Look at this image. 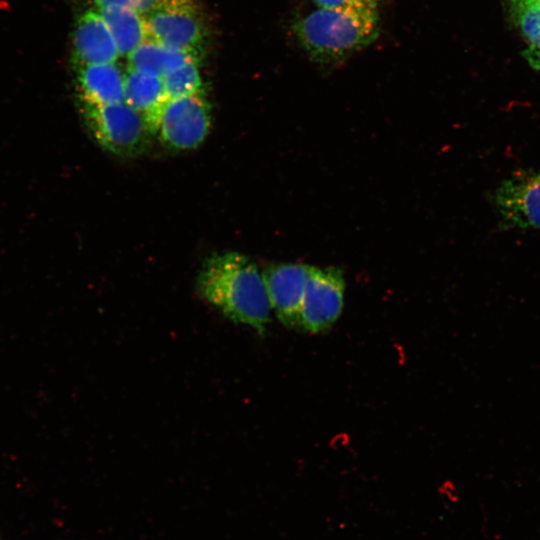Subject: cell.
<instances>
[{
	"label": "cell",
	"instance_id": "cell-10",
	"mask_svg": "<svg viewBox=\"0 0 540 540\" xmlns=\"http://www.w3.org/2000/svg\"><path fill=\"white\" fill-rule=\"evenodd\" d=\"M168 100L161 77L129 68L124 72V102L141 116L150 132H157Z\"/></svg>",
	"mask_w": 540,
	"mask_h": 540
},
{
	"label": "cell",
	"instance_id": "cell-15",
	"mask_svg": "<svg viewBox=\"0 0 540 540\" xmlns=\"http://www.w3.org/2000/svg\"><path fill=\"white\" fill-rule=\"evenodd\" d=\"M513 16L531 47H540V3L511 1Z\"/></svg>",
	"mask_w": 540,
	"mask_h": 540
},
{
	"label": "cell",
	"instance_id": "cell-2",
	"mask_svg": "<svg viewBox=\"0 0 540 540\" xmlns=\"http://www.w3.org/2000/svg\"><path fill=\"white\" fill-rule=\"evenodd\" d=\"M379 9L319 8L296 18L292 33L308 58L322 68L343 64L376 41Z\"/></svg>",
	"mask_w": 540,
	"mask_h": 540
},
{
	"label": "cell",
	"instance_id": "cell-3",
	"mask_svg": "<svg viewBox=\"0 0 540 540\" xmlns=\"http://www.w3.org/2000/svg\"><path fill=\"white\" fill-rule=\"evenodd\" d=\"M84 123L107 151L134 156L145 147L149 131L141 116L124 101L106 105L81 103Z\"/></svg>",
	"mask_w": 540,
	"mask_h": 540
},
{
	"label": "cell",
	"instance_id": "cell-5",
	"mask_svg": "<svg viewBox=\"0 0 540 540\" xmlns=\"http://www.w3.org/2000/svg\"><path fill=\"white\" fill-rule=\"evenodd\" d=\"M210 126L211 109L203 91L169 99L156 133L166 146L176 150H189L204 141Z\"/></svg>",
	"mask_w": 540,
	"mask_h": 540
},
{
	"label": "cell",
	"instance_id": "cell-18",
	"mask_svg": "<svg viewBox=\"0 0 540 540\" xmlns=\"http://www.w3.org/2000/svg\"><path fill=\"white\" fill-rule=\"evenodd\" d=\"M524 56L528 63L535 68L540 70V47H531L524 51Z\"/></svg>",
	"mask_w": 540,
	"mask_h": 540
},
{
	"label": "cell",
	"instance_id": "cell-6",
	"mask_svg": "<svg viewBox=\"0 0 540 540\" xmlns=\"http://www.w3.org/2000/svg\"><path fill=\"white\" fill-rule=\"evenodd\" d=\"M500 223L508 229H540V169L516 172L492 194Z\"/></svg>",
	"mask_w": 540,
	"mask_h": 540
},
{
	"label": "cell",
	"instance_id": "cell-13",
	"mask_svg": "<svg viewBox=\"0 0 540 540\" xmlns=\"http://www.w3.org/2000/svg\"><path fill=\"white\" fill-rule=\"evenodd\" d=\"M127 58L129 69L161 78L190 61L200 59L188 51L165 46L151 38Z\"/></svg>",
	"mask_w": 540,
	"mask_h": 540
},
{
	"label": "cell",
	"instance_id": "cell-4",
	"mask_svg": "<svg viewBox=\"0 0 540 540\" xmlns=\"http://www.w3.org/2000/svg\"><path fill=\"white\" fill-rule=\"evenodd\" d=\"M146 21L151 39L201 57L206 30L195 0H166Z\"/></svg>",
	"mask_w": 540,
	"mask_h": 540
},
{
	"label": "cell",
	"instance_id": "cell-11",
	"mask_svg": "<svg viewBox=\"0 0 540 540\" xmlns=\"http://www.w3.org/2000/svg\"><path fill=\"white\" fill-rule=\"evenodd\" d=\"M80 103L106 105L124 101V73L116 63L77 66Z\"/></svg>",
	"mask_w": 540,
	"mask_h": 540
},
{
	"label": "cell",
	"instance_id": "cell-19",
	"mask_svg": "<svg viewBox=\"0 0 540 540\" xmlns=\"http://www.w3.org/2000/svg\"><path fill=\"white\" fill-rule=\"evenodd\" d=\"M511 1H528V2L540 3V0H511Z\"/></svg>",
	"mask_w": 540,
	"mask_h": 540
},
{
	"label": "cell",
	"instance_id": "cell-7",
	"mask_svg": "<svg viewBox=\"0 0 540 540\" xmlns=\"http://www.w3.org/2000/svg\"><path fill=\"white\" fill-rule=\"evenodd\" d=\"M345 281L335 267L310 266L300 317V330L321 333L330 329L343 308Z\"/></svg>",
	"mask_w": 540,
	"mask_h": 540
},
{
	"label": "cell",
	"instance_id": "cell-1",
	"mask_svg": "<svg viewBox=\"0 0 540 540\" xmlns=\"http://www.w3.org/2000/svg\"><path fill=\"white\" fill-rule=\"evenodd\" d=\"M197 288L226 318L265 334L272 308L263 274L247 256L225 252L208 258L198 275Z\"/></svg>",
	"mask_w": 540,
	"mask_h": 540
},
{
	"label": "cell",
	"instance_id": "cell-12",
	"mask_svg": "<svg viewBox=\"0 0 540 540\" xmlns=\"http://www.w3.org/2000/svg\"><path fill=\"white\" fill-rule=\"evenodd\" d=\"M96 9L107 24L120 56L128 57L150 38L146 17L139 12L117 5Z\"/></svg>",
	"mask_w": 540,
	"mask_h": 540
},
{
	"label": "cell",
	"instance_id": "cell-9",
	"mask_svg": "<svg viewBox=\"0 0 540 540\" xmlns=\"http://www.w3.org/2000/svg\"><path fill=\"white\" fill-rule=\"evenodd\" d=\"M119 56L115 40L97 9L82 13L72 39L74 65L116 63Z\"/></svg>",
	"mask_w": 540,
	"mask_h": 540
},
{
	"label": "cell",
	"instance_id": "cell-16",
	"mask_svg": "<svg viewBox=\"0 0 540 540\" xmlns=\"http://www.w3.org/2000/svg\"><path fill=\"white\" fill-rule=\"evenodd\" d=\"M96 8L107 5H117L131 8L143 16H148L150 13L160 7L166 0H93Z\"/></svg>",
	"mask_w": 540,
	"mask_h": 540
},
{
	"label": "cell",
	"instance_id": "cell-17",
	"mask_svg": "<svg viewBox=\"0 0 540 540\" xmlns=\"http://www.w3.org/2000/svg\"><path fill=\"white\" fill-rule=\"evenodd\" d=\"M319 8L379 9L387 0H312Z\"/></svg>",
	"mask_w": 540,
	"mask_h": 540
},
{
	"label": "cell",
	"instance_id": "cell-8",
	"mask_svg": "<svg viewBox=\"0 0 540 540\" xmlns=\"http://www.w3.org/2000/svg\"><path fill=\"white\" fill-rule=\"evenodd\" d=\"M310 266L278 263L267 266L263 278L272 310L288 328L300 329V317Z\"/></svg>",
	"mask_w": 540,
	"mask_h": 540
},
{
	"label": "cell",
	"instance_id": "cell-14",
	"mask_svg": "<svg viewBox=\"0 0 540 540\" xmlns=\"http://www.w3.org/2000/svg\"><path fill=\"white\" fill-rule=\"evenodd\" d=\"M169 99L203 92L199 60H193L162 77Z\"/></svg>",
	"mask_w": 540,
	"mask_h": 540
}]
</instances>
